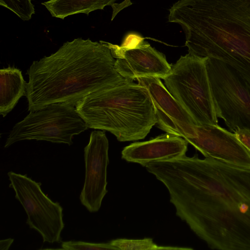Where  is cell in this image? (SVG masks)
Returning <instances> with one entry per match:
<instances>
[{
  "mask_svg": "<svg viewBox=\"0 0 250 250\" xmlns=\"http://www.w3.org/2000/svg\"><path fill=\"white\" fill-rule=\"evenodd\" d=\"M146 168L167 189L176 215L208 248L250 250V169L197 154Z\"/></svg>",
  "mask_w": 250,
  "mask_h": 250,
  "instance_id": "1",
  "label": "cell"
},
{
  "mask_svg": "<svg viewBox=\"0 0 250 250\" xmlns=\"http://www.w3.org/2000/svg\"><path fill=\"white\" fill-rule=\"evenodd\" d=\"M115 62L103 41L77 38L64 43L56 52L34 61L27 70L28 110L55 103L75 106L95 91L125 82L116 70Z\"/></svg>",
  "mask_w": 250,
  "mask_h": 250,
  "instance_id": "2",
  "label": "cell"
},
{
  "mask_svg": "<svg viewBox=\"0 0 250 250\" xmlns=\"http://www.w3.org/2000/svg\"><path fill=\"white\" fill-rule=\"evenodd\" d=\"M169 11L189 53L228 64L250 84V0H179Z\"/></svg>",
  "mask_w": 250,
  "mask_h": 250,
  "instance_id": "3",
  "label": "cell"
},
{
  "mask_svg": "<svg viewBox=\"0 0 250 250\" xmlns=\"http://www.w3.org/2000/svg\"><path fill=\"white\" fill-rule=\"evenodd\" d=\"M75 107L88 128L108 131L120 142L144 139L157 122L147 90L133 82L95 91Z\"/></svg>",
  "mask_w": 250,
  "mask_h": 250,
  "instance_id": "4",
  "label": "cell"
},
{
  "mask_svg": "<svg viewBox=\"0 0 250 250\" xmlns=\"http://www.w3.org/2000/svg\"><path fill=\"white\" fill-rule=\"evenodd\" d=\"M208 58L189 53L181 56L164 79L167 90L197 125H218Z\"/></svg>",
  "mask_w": 250,
  "mask_h": 250,
  "instance_id": "5",
  "label": "cell"
},
{
  "mask_svg": "<svg viewBox=\"0 0 250 250\" xmlns=\"http://www.w3.org/2000/svg\"><path fill=\"white\" fill-rule=\"evenodd\" d=\"M74 106L66 103H55L30 111L27 116L14 126L4 147L26 140L71 145L73 136L88 128Z\"/></svg>",
  "mask_w": 250,
  "mask_h": 250,
  "instance_id": "6",
  "label": "cell"
},
{
  "mask_svg": "<svg viewBox=\"0 0 250 250\" xmlns=\"http://www.w3.org/2000/svg\"><path fill=\"white\" fill-rule=\"evenodd\" d=\"M207 66L217 118L233 132L250 129V84L224 62L208 58Z\"/></svg>",
  "mask_w": 250,
  "mask_h": 250,
  "instance_id": "7",
  "label": "cell"
},
{
  "mask_svg": "<svg viewBox=\"0 0 250 250\" xmlns=\"http://www.w3.org/2000/svg\"><path fill=\"white\" fill-rule=\"evenodd\" d=\"M9 187L15 198L25 210L26 224L42 236L43 242L59 243L64 224L63 208L58 202L52 201L42 191L41 184L26 175L13 171L8 172Z\"/></svg>",
  "mask_w": 250,
  "mask_h": 250,
  "instance_id": "8",
  "label": "cell"
},
{
  "mask_svg": "<svg viewBox=\"0 0 250 250\" xmlns=\"http://www.w3.org/2000/svg\"><path fill=\"white\" fill-rule=\"evenodd\" d=\"M170 133L181 137L206 158L250 169V151L232 133L217 125H197L172 119Z\"/></svg>",
  "mask_w": 250,
  "mask_h": 250,
  "instance_id": "9",
  "label": "cell"
},
{
  "mask_svg": "<svg viewBox=\"0 0 250 250\" xmlns=\"http://www.w3.org/2000/svg\"><path fill=\"white\" fill-rule=\"evenodd\" d=\"M108 141L104 131L91 132L84 149L85 178L80 199L90 212H97L107 192V167L109 164Z\"/></svg>",
  "mask_w": 250,
  "mask_h": 250,
  "instance_id": "10",
  "label": "cell"
},
{
  "mask_svg": "<svg viewBox=\"0 0 250 250\" xmlns=\"http://www.w3.org/2000/svg\"><path fill=\"white\" fill-rule=\"evenodd\" d=\"M105 43L116 58V70L128 82L146 77L164 80L171 70V64L167 62L165 55L146 42L121 47Z\"/></svg>",
  "mask_w": 250,
  "mask_h": 250,
  "instance_id": "11",
  "label": "cell"
},
{
  "mask_svg": "<svg viewBox=\"0 0 250 250\" xmlns=\"http://www.w3.org/2000/svg\"><path fill=\"white\" fill-rule=\"evenodd\" d=\"M188 144L183 138L166 132L148 141L135 142L125 147L121 152L122 158L146 167L151 162L186 155Z\"/></svg>",
  "mask_w": 250,
  "mask_h": 250,
  "instance_id": "12",
  "label": "cell"
},
{
  "mask_svg": "<svg viewBox=\"0 0 250 250\" xmlns=\"http://www.w3.org/2000/svg\"><path fill=\"white\" fill-rule=\"evenodd\" d=\"M160 79L155 77L136 79L138 83L147 90L152 101L155 113L186 123L195 124L190 115L171 95Z\"/></svg>",
  "mask_w": 250,
  "mask_h": 250,
  "instance_id": "13",
  "label": "cell"
},
{
  "mask_svg": "<svg viewBox=\"0 0 250 250\" xmlns=\"http://www.w3.org/2000/svg\"><path fill=\"white\" fill-rule=\"evenodd\" d=\"M27 83L21 71L14 67L0 70V114L5 117L20 99L26 95Z\"/></svg>",
  "mask_w": 250,
  "mask_h": 250,
  "instance_id": "14",
  "label": "cell"
},
{
  "mask_svg": "<svg viewBox=\"0 0 250 250\" xmlns=\"http://www.w3.org/2000/svg\"><path fill=\"white\" fill-rule=\"evenodd\" d=\"M117 0H49L42 2L52 17L63 20L79 13H89L106 6H113Z\"/></svg>",
  "mask_w": 250,
  "mask_h": 250,
  "instance_id": "15",
  "label": "cell"
},
{
  "mask_svg": "<svg viewBox=\"0 0 250 250\" xmlns=\"http://www.w3.org/2000/svg\"><path fill=\"white\" fill-rule=\"evenodd\" d=\"M110 243L119 250H190L189 248H182L173 246H159L155 244L152 238H145L141 239H129L119 238L112 240Z\"/></svg>",
  "mask_w": 250,
  "mask_h": 250,
  "instance_id": "16",
  "label": "cell"
},
{
  "mask_svg": "<svg viewBox=\"0 0 250 250\" xmlns=\"http://www.w3.org/2000/svg\"><path fill=\"white\" fill-rule=\"evenodd\" d=\"M0 5L9 9L23 21H29L35 13L31 0H0Z\"/></svg>",
  "mask_w": 250,
  "mask_h": 250,
  "instance_id": "17",
  "label": "cell"
},
{
  "mask_svg": "<svg viewBox=\"0 0 250 250\" xmlns=\"http://www.w3.org/2000/svg\"><path fill=\"white\" fill-rule=\"evenodd\" d=\"M62 249L65 250H119L117 248L113 246L110 242L95 243L83 241H68L62 242Z\"/></svg>",
  "mask_w": 250,
  "mask_h": 250,
  "instance_id": "18",
  "label": "cell"
},
{
  "mask_svg": "<svg viewBox=\"0 0 250 250\" xmlns=\"http://www.w3.org/2000/svg\"><path fill=\"white\" fill-rule=\"evenodd\" d=\"M233 133L240 142L250 151V129L239 128Z\"/></svg>",
  "mask_w": 250,
  "mask_h": 250,
  "instance_id": "19",
  "label": "cell"
},
{
  "mask_svg": "<svg viewBox=\"0 0 250 250\" xmlns=\"http://www.w3.org/2000/svg\"><path fill=\"white\" fill-rule=\"evenodd\" d=\"M14 239L12 238H8L1 240L0 241V250H7L13 243Z\"/></svg>",
  "mask_w": 250,
  "mask_h": 250,
  "instance_id": "20",
  "label": "cell"
}]
</instances>
